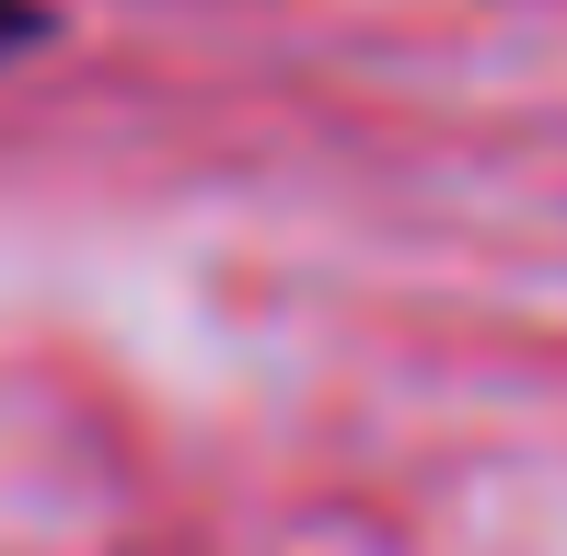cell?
<instances>
[{
	"instance_id": "obj_1",
	"label": "cell",
	"mask_w": 567,
	"mask_h": 556,
	"mask_svg": "<svg viewBox=\"0 0 567 556\" xmlns=\"http://www.w3.org/2000/svg\"><path fill=\"white\" fill-rule=\"evenodd\" d=\"M70 35V12L59 0H0V70H23V59H47V47Z\"/></svg>"
}]
</instances>
